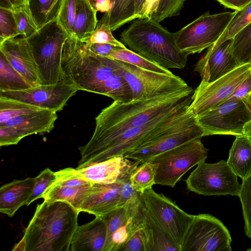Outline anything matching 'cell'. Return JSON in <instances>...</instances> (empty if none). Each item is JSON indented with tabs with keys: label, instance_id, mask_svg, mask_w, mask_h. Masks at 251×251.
Wrapping results in <instances>:
<instances>
[{
	"label": "cell",
	"instance_id": "cell-28",
	"mask_svg": "<svg viewBox=\"0 0 251 251\" xmlns=\"http://www.w3.org/2000/svg\"><path fill=\"white\" fill-rule=\"evenodd\" d=\"M111 8L108 12L112 31L135 20L136 0H110Z\"/></svg>",
	"mask_w": 251,
	"mask_h": 251
},
{
	"label": "cell",
	"instance_id": "cell-39",
	"mask_svg": "<svg viewBox=\"0 0 251 251\" xmlns=\"http://www.w3.org/2000/svg\"><path fill=\"white\" fill-rule=\"evenodd\" d=\"M76 13V0H62L56 20L67 33L74 36V25Z\"/></svg>",
	"mask_w": 251,
	"mask_h": 251
},
{
	"label": "cell",
	"instance_id": "cell-27",
	"mask_svg": "<svg viewBox=\"0 0 251 251\" xmlns=\"http://www.w3.org/2000/svg\"><path fill=\"white\" fill-rule=\"evenodd\" d=\"M62 0H29V7L39 28L55 20Z\"/></svg>",
	"mask_w": 251,
	"mask_h": 251
},
{
	"label": "cell",
	"instance_id": "cell-52",
	"mask_svg": "<svg viewBox=\"0 0 251 251\" xmlns=\"http://www.w3.org/2000/svg\"><path fill=\"white\" fill-rule=\"evenodd\" d=\"M251 116V92L242 99Z\"/></svg>",
	"mask_w": 251,
	"mask_h": 251
},
{
	"label": "cell",
	"instance_id": "cell-12",
	"mask_svg": "<svg viewBox=\"0 0 251 251\" xmlns=\"http://www.w3.org/2000/svg\"><path fill=\"white\" fill-rule=\"evenodd\" d=\"M189 106H182L170 109L143 125L126 130L91 157L83 168L113 157L125 156L156 134L175 115Z\"/></svg>",
	"mask_w": 251,
	"mask_h": 251
},
{
	"label": "cell",
	"instance_id": "cell-16",
	"mask_svg": "<svg viewBox=\"0 0 251 251\" xmlns=\"http://www.w3.org/2000/svg\"><path fill=\"white\" fill-rule=\"evenodd\" d=\"M55 174L56 179L45 191L42 198L48 201L67 202L80 212L93 183L82 177L76 169L65 168L55 172Z\"/></svg>",
	"mask_w": 251,
	"mask_h": 251
},
{
	"label": "cell",
	"instance_id": "cell-51",
	"mask_svg": "<svg viewBox=\"0 0 251 251\" xmlns=\"http://www.w3.org/2000/svg\"><path fill=\"white\" fill-rule=\"evenodd\" d=\"M12 251H25L26 242L25 239L23 237L21 240L17 244H15Z\"/></svg>",
	"mask_w": 251,
	"mask_h": 251
},
{
	"label": "cell",
	"instance_id": "cell-24",
	"mask_svg": "<svg viewBox=\"0 0 251 251\" xmlns=\"http://www.w3.org/2000/svg\"><path fill=\"white\" fill-rule=\"evenodd\" d=\"M227 163L242 180L251 175V142L248 136L244 134L236 136Z\"/></svg>",
	"mask_w": 251,
	"mask_h": 251
},
{
	"label": "cell",
	"instance_id": "cell-25",
	"mask_svg": "<svg viewBox=\"0 0 251 251\" xmlns=\"http://www.w3.org/2000/svg\"><path fill=\"white\" fill-rule=\"evenodd\" d=\"M97 11L87 0H76V13L74 25V37L86 43L98 23Z\"/></svg>",
	"mask_w": 251,
	"mask_h": 251
},
{
	"label": "cell",
	"instance_id": "cell-54",
	"mask_svg": "<svg viewBox=\"0 0 251 251\" xmlns=\"http://www.w3.org/2000/svg\"><path fill=\"white\" fill-rule=\"evenodd\" d=\"M90 3V4H91V0H87Z\"/></svg>",
	"mask_w": 251,
	"mask_h": 251
},
{
	"label": "cell",
	"instance_id": "cell-13",
	"mask_svg": "<svg viewBox=\"0 0 251 251\" xmlns=\"http://www.w3.org/2000/svg\"><path fill=\"white\" fill-rule=\"evenodd\" d=\"M196 118L203 136L243 135L245 126L251 121V116L242 99L224 102L196 116Z\"/></svg>",
	"mask_w": 251,
	"mask_h": 251
},
{
	"label": "cell",
	"instance_id": "cell-2",
	"mask_svg": "<svg viewBox=\"0 0 251 251\" xmlns=\"http://www.w3.org/2000/svg\"><path fill=\"white\" fill-rule=\"evenodd\" d=\"M79 212L62 201L38 204L23 236L25 251H70Z\"/></svg>",
	"mask_w": 251,
	"mask_h": 251
},
{
	"label": "cell",
	"instance_id": "cell-36",
	"mask_svg": "<svg viewBox=\"0 0 251 251\" xmlns=\"http://www.w3.org/2000/svg\"><path fill=\"white\" fill-rule=\"evenodd\" d=\"M109 21L108 12L104 13L100 20L98 21L96 27L91 36L86 42L87 43L109 44L127 48L121 41L117 40L112 33Z\"/></svg>",
	"mask_w": 251,
	"mask_h": 251
},
{
	"label": "cell",
	"instance_id": "cell-56",
	"mask_svg": "<svg viewBox=\"0 0 251 251\" xmlns=\"http://www.w3.org/2000/svg\"><path fill=\"white\" fill-rule=\"evenodd\" d=\"M250 64H251V61H250Z\"/></svg>",
	"mask_w": 251,
	"mask_h": 251
},
{
	"label": "cell",
	"instance_id": "cell-1",
	"mask_svg": "<svg viewBox=\"0 0 251 251\" xmlns=\"http://www.w3.org/2000/svg\"><path fill=\"white\" fill-rule=\"evenodd\" d=\"M193 89L190 87L170 94L127 103L114 101L96 117V126L89 141L78 147L82 168L95 154L126 130L141 126L170 109L190 105Z\"/></svg>",
	"mask_w": 251,
	"mask_h": 251
},
{
	"label": "cell",
	"instance_id": "cell-21",
	"mask_svg": "<svg viewBox=\"0 0 251 251\" xmlns=\"http://www.w3.org/2000/svg\"><path fill=\"white\" fill-rule=\"evenodd\" d=\"M107 238V226L100 217L78 226L71 241V251H103Z\"/></svg>",
	"mask_w": 251,
	"mask_h": 251
},
{
	"label": "cell",
	"instance_id": "cell-7",
	"mask_svg": "<svg viewBox=\"0 0 251 251\" xmlns=\"http://www.w3.org/2000/svg\"><path fill=\"white\" fill-rule=\"evenodd\" d=\"M235 13L236 11L215 14L204 12L174 33L178 49L188 55L208 48L220 38Z\"/></svg>",
	"mask_w": 251,
	"mask_h": 251
},
{
	"label": "cell",
	"instance_id": "cell-40",
	"mask_svg": "<svg viewBox=\"0 0 251 251\" xmlns=\"http://www.w3.org/2000/svg\"><path fill=\"white\" fill-rule=\"evenodd\" d=\"M21 35L13 11L0 7V42Z\"/></svg>",
	"mask_w": 251,
	"mask_h": 251
},
{
	"label": "cell",
	"instance_id": "cell-23",
	"mask_svg": "<svg viewBox=\"0 0 251 251\" xmlns=\"http://www.w3.org/2000/svg\"><path fill=\"white\" fill-rule=\"evenodd\" d=\"M129 160L124 156H118L76 169L82 177L93 183L109 184L118 180Z\"/></svg>",
	"mask_w": 251,
	"mask_h": 251
},
{
	"label": "cell",
	"instance_id": "cell-43",
	"mask_svg": "<svg viewBox=\"0 0 251 251\" xmlns=\"http://www.w3.org/2000/svg\"><path fill=\"white\" fill-rule=\"evenodd\" d=\"M56 176L55 172L48 168L41 171L35 177L34 186L26 205L28 206L34 201L42 198L45 191L56 179Z\"/></svg>",
	"mask_w": 251,
	"mask_h": 251
},
{
	"label": "cell",
	"instance_id": "cell-45",
	"mask_svg": "<svg viewBox=\"0 0 251 251\" xmlns=\"http://www.w3.org/2000/svg\"><path fill=\"white\" fill-rule=\"evenodd\" d=\"M251 92V73L237 87L230 96L224 102L242 99ZM223 102V103H224Z\"/></svg>",
	"mask_w": 251,
	"mask_h": 251
},
{
	"label": "cell",
	"instance_id": "cell-18",
	"mask_svg": "<svg viewBox=\"0 0 251 251\" xmlns=\"http://www.w3.org/2000/svg\"><path fill=\"white\" fill-rule=\"evenodd\" d=\"M0 52L32 87L42 84L37 64L25 38H15L0 42Z\"/></svg>",
	"mask_w": 251,
	"mask_h": 251
},
{
	"label": "cell",
	"instance_id": "cell-14",
	"mask_svg": "<svg viewBox=\"0 0 251 251\" xmlns=\"http://www.w3.org/2000/svg\"><path fill=\"white\" fill-rule=\"evenodd\" d=\"M251 73V65L249 63L240 65L213 82L201 81L194 91L189 109L198 116L219 106Z\"/></svg>",
	"mask_w": 251,
	"mask_h": 251
},
{
	"label": "cell",
	"instance_id": "cell-10",
	"mask_svg": "<svg viewBox=\"0 0 251 251\" xmlns=\"http://www.w3.org/2000/svg\"><path fill=\"white\" fill-rule=\"evenodd\" d=\"M185 181L190 191L204 196L239 197L241 189L237 175L224 160L215 163H200Z\"/></svg>",
	"mask_w": 251,
	"mask_h": 251
},
{
	"label": "cell",
	"instance_id": "cell-33",
	"mask_svg": "<svg viewBox=\"0 0 251 251\" xmlns=\"http://www.w3.org/2000/svg\"><path fill=\"white\" fill-rule=\"evenodd\" d=\"M231 51L240 64L251 60V22L232 38Z\"/></svg>",
	"mask_w": 251,
	"mask_h": 251
},
{
	"label": "cell",
	"instance_id": "cell-26",
	"mask_svg": "<svg viewBox=\"0 0 251 251\" xmlns=\"http://www.w3.org/2000/svg\"><path fill=\"white\" fill-rule=\"evenodd\" d=\"M145 225L149 235L151 251H180V248L166 234L146 209Z\"/></svg>",
	"mask_w": 251,
	"mask_h": 251
},
{
	"label": "cell",
	"instance_id": "cell-11",
	"mask_svg": "<svg viewBox=\"0 0 251 251\" xmlns=\"http://www.w3.org/2000/svg\"><path fill=\"white\" fill-rule=\"evenodd\" d=\"M228 229L209 214L194 215L185 234L181 251H231Z\"/></svg>",
	"mask_w": 251,
	"mask_h": 251
},
{
	"label": "cell",
	"instance_id": "cell-6",
	"mask_svg": "<svg viewBox=\"0 0 251 251\" xmlns=\"http://www.w3.org/2000/svg\"><path fill=\"white\" fill-rule=\"evenodd\" d=\"M201 139L187 142L148 160L154 166L155 184L173 188L190 169L204 161L208 150Z\"/></svg>",
	"mask_w": 251,
	"mask_h": 251
},
{
	"label": "cell",
	"instance_id": "cell-53",
	"mask_svg": "<svg viewBox=\"0 0 251 251\" xmlns=\"http://www.w3.org/2000/svg\"><path fill=\"white\" fill-rule=\"evenodd\" d=\"M244 134L251 137V121L249 122L244 126Z\"/></svg>",
	"mask_w": 251,
	"mask_h": 251
},
{
	"label": "cell",
	"instance_id": "cell-47",
	"mask_svg": "<svg viewBox=\"0 0 251 251\" xmlns=\"http://www.w3.org/2000/svg\"><path fill=\"white\" fill-rule=\"evenodd\" d=\"M159 0H146L139 18L151 19L156 11Z\"/></svg>",
	"mask_w": 251,
	"mask_h": 251
},
{
	"label": "cell",
	"instance_id": "cell-20",
	"mask_svg": "<svg viewBox=\"0 0 251 251\" xmlns=\"http://www.w3.org/2000/svg\"><path fill=\"white\" fill-rule=\"evenodd\" d=\"M57 117L55 111L40 109L12 119L0 126L12 128L24 138L50 132L54 127Z\"/></svg>",
	"mask_w": 251,
	"mask_h": 251
},
{
	"label": "cell",
	"instance_id": "cell-41",
	"mask_svg": "<svg viewBox=\"0 0 251 251\" xmlns=\"http://www.w3.org/2000/svg\"><path fill=\"white\" fill-rule=\"evenodd\" d=\"M120 251H151L149 235L145 223L135 231Z\"/></svg>",
	"mask_w": 251,
	"mask_h": 251
},
{
	"label": "cell",
	"instance_id": "cell-57",
	"mask_svg": "<svg viewBox=\"0 0 251 251\" xmlns=\"http://www.w3.org/2000/svg\"><path fill=\"white\" fill-rule=\"evenodd\" d=\"M92 0H91V3H92ZM91 5H92V4H91Z\"/></svg>",
	"mask_w": 251,
	"mask_h": 251
},
{
	"label": "cell",
	"instance_id": "cell-32",
	"mask_svg": "<svg viewBox=\"0 0 251 251\" xmlns=\"http://www.w3.org/2000/svg\"><path fill=\"white\" fill-rule=\"evenodd\" d=\"M130 180L133 188L139 193L152 188L155 184L154 165L149 161L138 163L131 171Z\"/></svg>",
	"mask_w": 251,
	"mask_h": 251
},
{
	"label": "cell",
	"instance_id": "cell-35",
	"mask_svg": "<svg viewBox=\"0 0 251 251\" xmlns=\"http://www.w3.org/2000/svg\"><path fill=\"white\" fill-rule=\"evenodd\" d=\"M236 13L228 25L213 46H217L229 39L233 38L242 28L251 22V2Z\"/></svg>",
	"mask_w": 251,
	"mask_h": 251
},
{
	"label": "cell",
	"instance_id": "cell-9",
	"mask_svg": "<svg viewBox=\"0 0 251 251\" xmlns=\"http://www.w3.org/2000/svg\"><path fill=\"white\" fill-rule=\"evenodd\" d=\"M118 61L119 73L129 85L132 92V100L170 94L189 86L181 78L173 74L150 71Z\"/></svg>",
	"mask_w": 251,
	"mask_h": 251
},
{
	"label": "cell",
	"instance_id": "cell-42",
	"mask_svg": "<svg viewBox=\"0 0 251 251\" xmlns=\"http://www.w3.org/2000/svg\"><path fill=\"white\" fill-rule=\"evenodd\" d=\"M186 0H159L151 19L160 23L166 18L179 14Z\"/></svg>",
	"mask_w": 251,
	"mask_h": 251
},
{
	"label": "cell",
	"instance_id": "cell-46",
	"mask_svg": "<svg viewBox=\"0 0 251 251\" xmlns=\"http://www.w3.org/2000/svg\"><path fill=\"white\" fill-rule=\"evenodd\" d=\"M85 44L87 48L94 53L105 57H107L114 50L124 49L109 44L85 43Z\"/></svg>",
	"mask_w": 251,
	"mask_h": 251
},
{
	"label": "cell",
	"instance_id": "cell-55",
	"mask_svg": "<svg viewBox=\"0 0 251 251\" xmlns=\"http://www.w3.org/2000/svg\"><path fill=\"white\" fill-rule=\"evenodd\" d=\"M249 138H250V141H251V137H249Z\"/></svg>",
	"mask_w": 251,
	"mask_h": 251
},
{
	"label": "cell",
	"instance_id": "cell-5",
	"mask_svg": "<svg viewBox=\"0 0 251 251\" xmlns=\"http://www.w3.org/2000/svg\"><path fill=\"white\" fill-rule=\"evenodd\" d=\"M68 37L56 19L25 38L37 64L42 84H54L65 81L61 56Z\"/></svg>",
	"mask_w": 251,
	"mask_h": 251
},
{
	"label": "cell",
	"instance_id": "cell-19",
	"mask_svg": "<svg viewBox=\"0 0 251 251\" xmlns=\"http://www.w3.org/2000/svg\"><path fill=\"white\" fill-rule=\"evenodd\" d=\"M121 173L115 182L93 183L90 193L80 207V212H87L96 217H102L122 207L121 204Z\"/></svg>",
	"mask_w": 251,
	"mask_h": 251
},
{
	"label": "cell",
	"instance_id": "cell-8",
	"mask_svg": "<svg viewBox=\"0 0 251 251\" xmlns=\"http://www.w3.org/2000/svg\"><path fill=\"white\" fill-rule=\"evenodd\" d=\"M141 198L148 212L181 251L194 215L184 211L175 201L152 188L145 190Z\"/></svg>",
	"mask_w": 251,
	"mask_h": 251
},
{
	"label": "cell",
	"instance_id": "cell-17",
	"mask_svg": "<svg viewBox=\"0 0 251 251\" xmlns=\"http://www.w3.org/2000/svg\"><path fill=\"white\" fill-rule=\"evenodd\" d=\"M232 42V38L212 45L196 63L194 71L199 73L201 81L213 82L242 65L231 52Z\"/></svg>",
	"mask_w": 251,
	"mask_h": 251
},
{
	"label": "cell",
	"instance_id": "cell-44",
	"mask_svg": "<svg viewBox=\"0 0 251 251\" xmlns=\"http://www.w3.org/2000/svg\"><path fill=\"white\" fill-rule=\"evenodd\" d=\"M23 138L15 129L7 126H0V146L17 144Z\"/></svg>",
	"mask_w": 251,
	"mask_h": 251
},
{
	"label": "cell",
	"instance_id": "cell-50",
	"mask_svg": "<svg viewBox=\"0 0 251 251\" xmlns=\"http://www.w3.org/2000/svg\"><path fill=\"white\" fill-rule=\"evenodd\" d=\"M146 0H136L135 19L140 18V16Z\"/></svg>",
	"mask_w": 251,
	"mask_h": 251
},
{
	"label": "cell",
	"instance_id": "cell-49",
	"mask_svg": "<svg viewBox=\"0 0 251 251\" xmlns=\"http://www.w3.org/2000/svg\"><path fill=\"white\" fill-rule=\"evenodd\" d=\"M29 0H0V7L13 10L29 5Z\"/></svg>",
	"mask_w": 251,
	"mask_h": 251
},
{
	"label": "cell",
	"instance_id": "cell-38",
	"mask_svg": "<svg viewBox=\"0 0 251 251\" xmlns=\"http://www.w3.org/2000/svg\"><path fill=\"white\" fill-rule=\"evenodd\" d=\"M239 198L242 207L245 232L251 239V175L242 180Z\"/></svg>",
	"mask_w": 251,
	"mask_h": 251
},
{
	"label": "cell",
	"instance_id": "cell-22",
	"mask_svg": "<svg viewBox=\"0 0 251 251\" xmlns=\"http://www.w3.org/2000/svg\"><path fill=\"white\" fill-rule=\"evenodd\" d=\"M35 183V177L14 180L0 188V212L13 217L22 206L26 205Z\"/></svg>",
	"mask_w": 251,
	"mask_h": 251
},
{
	"label": "cell",
	"instance_id": "cell-30",
	"mask_svg": "<svg viewBox=\"0 0 251 251\" xmlns=\"http://www.w3.org/2000/svg\"><path fill=\"white\" fill-rule=\"evenodd\" d=\"M107 57L148 71L165 74H173L169 69L149 61L127 48L114 50Z\"/></svg>",
	"mask_w": 251,
	"mask_h": 251
},
{
	"label": "cell",
	"instance_id": "cell-34",
	"mask_svg": "<svg viewBox=\"0 0 251 251\" xmlns=\"http://www.w3.org/2000/svg\"><path fill=\"white\" fill-rule=\"evenodd\" d=\"M40 109L29 104L0 97V125L15 117Z\"/></svg>",
	"mask_w": 251,
	"mask_h": 251
},
{
	"label": "cell",
	"instance_id": "cell-31",
	"mask_svg": "<svg viewBox=\"0 0 251 251\" xmlns=\"http://www.w3.org/2000/svg\"><path fill=\"white\" fill-rule=\"evenodd\" d=\"M101 95L110 97L114 101L121 103L130 102L133 99L129 85L119 73L115 74L105 83Z\"/></svg>",
	"mask_w": 251,
	"mask_h": 251
},
{
	"label": "cell",
	"instance_id": "cell-48",
	"mask_svg": "<svg viewBox=\"0 0 251 251\" xmlns=\"http://www.w3.org/2000/svg\"><path fill=\"white\" fill-rule=\"evenodd\" d=\"M225 7L239 10L251 2V0H216Z\"/></svg>",
	"mask_w": 251,
	"mask_h": 251
},
{
	"label": "cell",
	"instance_id": "cell-37",
	"mask_svg": "<svg viewBox=\"0 0 251 251\" xmlns=\"http://www.w3.org/2000/svg\"><path fill=\"white\" fill-rule=\"evenodd\" d=\"M12 11L22 37L28 38L38 30L39 28L33 17L29 5L17 8Z\"/></svg>",
	"mask_w": 251,
	"mask_h": 251
},
{
	"label": "cell",
	"instance_id": "cell-15",
	"mask_svg": "<svg viewBox=\"0 0 251 251\" xmlns=\"http://www.w3.org/2000/svg\"><path fill=\"white\" fill-rule=\"evenodd\" d=\"M77 91L73 84L62 81L54 84H41L24 90L0 91V97L57 112L63 109Z\"/></svg>",
	"mask_w": 251,
	"mask_h": 251
},
{
	"label": "cell",
	"instance_id": "cell-3",
	"mask_svg": "<svg viewBox=\"0 0 251 251\" xmlns=\"http://www.w3.org/2000/svg\"><path fill=\"white\" fill-rule=\"evenodd\" d=\"M129 50L164 68L183 69L188 55L180 51L174 33L152 19L138 18L120 34Z\"/></svg>",
	"mask_w": 251,
	"mask_h": 251
},
{
	"label": "cell",
	"instance_id": "cell-29",
	"mask_svg": "<svg viewBox=\"0 0 251 251\" xmlns=\"http://www.w3.org/2000/svg\"><path fill=\"white\" fill-rule=\"evenodd\" d=\"M31 87V85L11 67L0 52V91L20 90Z\"/></svg>",
	"mask_w": 251,
	"mask_h": 251
},
{
	"label": "cell",
	"instance_id": "cell-4",
	"mask_svg": "<svg viewBox=\"0 0 251 251\" xmlns=\"http://www.w3.org/2000/svg\"><path fill=\"white\" fill-rule=\"evenodd\" d=\"M202 137L203 131L196 115L188 107L175 115L156 134L124 157L142 163L158 154Z\"/></svg>",
	"mask_w": 251,
	"mask_h": 251
}]
</instances>
